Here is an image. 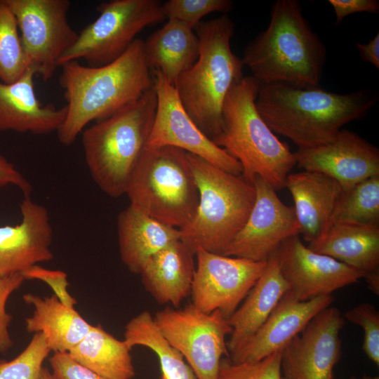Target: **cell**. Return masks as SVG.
I'll use <instances>...</instances> for the list:
<instances>
[{
    "mask_svg": "<svg viewBox=\"0 0 379 379\" xmlns=\"http://www.w3.org/2000/svg\"><path fill=\"white\" fill-rule=\"evenodd\" d=\"M143 42L135 39L122 55L106 65L85 66L72 60L60 66V84L67 102L65 118L56 132L61 144L72 145L88 124L110 117L153 85Z\"/></svg>",
    "mask_w": 379,
    "mask_h": 379,
    "instance_id": "cell-1",
    "label": "cell"
},
{
    "mask_svg": "<svg viewBox=\"0 0 379 379\" xmlns=\"http://www.w3.org/2000/svg\"><path fill=\"white\" fill-rule=\"evenodd\" d=\"M378 97L369 90L340 94L319 87L259 83L255 106L273 131L298 148L331 141L346 124L364 117Z\"/></svg>",
    "mask_w": 379,
    "mask_h": 379,
    "instance_id": "cell-2",
    "label": "cell"
},
{
    "mask_svg": "<svg viewBox=\"0 0 379 379\" xmlns=\"http://www.w3.org/2000/svg\"><path fill=\"white\" fill-rule=\"evenodd\" d=\"M326 48L296 0H278L270 23L245 48L241 58L259 83L319 87Z\"/></svg>",
    "mask_w": 379,
    "mask_h": 379,
    "instance_id": "cell-3",
    "label": "cell"
},
{
    "mask_svg": "<svg viewBox=\"0 0 379 379\" xmlns=\"http://www.w3.org/2000/svg\"><path fill=\"white\" fill-rule=\"evenodd\" d=\"M234 28L227 14L200 22L194 29L199 42V57L174 84L190 118L212 140L222 130L226 96L244 77L241 58L231 48Z\"/></svg>",
    "mask_w": 379,
    "mask_h": 379,
    "instance_id": "cell-4",
    "label": "cell"
},
{
    "mask_svg": "<svg viewBox=\"0 0 379 379\" xmlns=\"http://www.w3.org/2000/svg\"><path fill=\"white\" fill-rule=\"evenodd\" d=\"M156 109L152 85L135 101L83 131L87 168L96 185L108 196L126 194L147 147Z\"/></svg>",
    "mask_w": 379,
    "mask_h": 379,
    "instance_id": "cell-5",
    "label": "cell"
},
{
    "mask_svg": "<svg viewBox=\"0 0 379 379\" xmlns=\"http://www.w3.org/2000/svg\"><path fill=\"white\" fill-rule=\"evenodd\" d=\"M258 87L252 76L244 77L233 86L223 104L221 132L213 141L240 163L245 180L253 184L259 176L275 190H281L296 161L289 147L258 112Z\"/></svg>",
    "mask_w": 379,
    "mask_h": 379,
    "instance_id": "cell-6",
    "label": "cell"
},
{
    "mask_svg": "<svg viewBox=\"0 0 379 379\" xmlns=\"http://www.w3.org/2000/svg\"><path fill=\"white\" fill-rule=\"evenodd\" d=\"M199 190L192 220L180 230V240L195 255L203 249L223 255L244 225L255 199L253 184L187 153Z\"/></svg>",
    "mask_w": 379,
    "mask_h": 379,
    "instance_id": "cell-7",
    "label": "cell"
},
{
    "mask_svg": "<svg viewBox=\"0 0 379 379\" xmlns=\"http://www.w3.org/2000/svg\"><path fill=\"white\" fill-rule=\"evenodd\" d=\"M126 194L133 208L181 230L194 218L199 190L187 152L173 147H147Z\"/></svg>",
    "mask_w": 379,
    "mask_h": 379,
    "instance_id": "cell-8",
    "label": "cell"
},
{
    "mask_svg": "<svg viewBox=\"0 0 379 379\" xmlns=\"http://www.w3.org/2000/svg\"><path fill=\"white\" fill-rule=\"evenodd\" d=\"M98 18L79 33L60 60H84L88 66L109 64L128 49L144 28L165 20L157 0H112L97 7Z\"/></svg>",
    "mask_w": 379,
    "mask_h": 379,
    "instance_id": "cell-9",
    "label": "cell"
},
{
    "mask_svg": "<svg viewBox=\"0 0 379 379\" xmlns=\"http://www.w3.org/2000/svg\"><path fill=\"white\" fill-rule=\"evenodd\" d=\"M153 317L164 338L183 356L198 379H218L222 359L230 357L226 337L232 332L220 311L204 313L190 303L182 309L167 307Z\"/></svg>",
    "mask_w": 379,
    "mask_h": 379,
    "instance_id": "cell-10",
    "label": "cell"
},
{
    "mask_svg": "<svg viewBox=\"0 0 379 379\" xmlns=\"http://www.w3.org/2000/svg\"><path fill=\"white\" fill-rule=\"evenodd\" d=\"M18 26L27 68L50 79L78 33L68 22V0H5Z\"/></svg>",
    "mask_w": 379,
    "mask_h": 379,
    "instance_id": "cell-11",
    "label": "cell"
},
{
    "mask_svg": "<svg viewBox=\"0 0 379 379\" xmlns=\"http://www.w3.org/2000/svg\"><path fill=\"white\" fill-rule=\"evenodd\" d=\"M152 74L157 109L147 147L178 148L227 173L241 175L240 163L197 127L183 107L174 86L160 72L152 71Z\"/></svg>",
    "mask_w": 379,
    "mask_h": 379,
    "instance_id": "cell-12",
    "label": "cell"
},
{
    "mask_svg": "<svg viewBox=\"0 0 379 379\" xmlns=\"http://www.w3.org/2000/svg\"><path fill=\"white\" fill-rule=\"evenodd\" d=\"M195 256L191 303L204 313L219 310L227 319L243 302L267 263L203 249L198 250Z\"/></svg>",
    "mask_w": 379,
    "mask_h": 379,
    "instance_id": "cell-13",
    "label": "cell"
},
{
    "mask_svg": "<svg viewBox=\"0 0 379 379\" xmlns=\"http://www.w3.org/2000/svg\"><path fill=\"white\" fill-rule=\"evenodd\" d=\"M253 185V208L224 255L266 262L284 240L300 234V225L294 207L284 204L269 182L256 176Z\"/></svg>",
    "mask_w": 379,
    "mask_h": 379,
    "instance_id": "cell-14",
    "label": "cell"
},
{
    "mask_svg": "<svg viewBox=\"0 0 379 379\" xmlns=\"http://www.w3.org/2000/svg\"><path fill=\"white\" fill-rule=\"evenodd\" d=\"M345 318L336 307L318 313L283 348L281 379H333L341 356Z\"/></svg>",
    "mask_w": 379,
    "mask_h": 379,
    "instance_id": "cell-15",
    "label": "cell"
},
{
    "mask_svg": "<svg viewBox=\"0 0 379 379\" xmlns=\"http://www.w3.org/2000/svg\"><path fill=\"white\" fill-rule=\"evenodd\" d=\"M280 270L288 289L299 301L332 295L357 282L364 274L331 257L310 250L299 235L284 240L277 249Z\"/></svg>",
    "mask_w": 379,
    "mask_h": 379,
    "instance_id": "cell-16",
    "label": "cell"
},
{
    "mask_svg": "<svg viewBox=\"0 0 379 379\" xmlns=\"http://www.w3.org/2000/svg\"><path fill=\"white\" fill-rule=\"evenodd\" d=\"M304 171L324 174L347 191L359 182L379 175V149L354 132L341 129L331 141L293 152Z\"/></svg>",
    "mask_w": 379,
    "mask_h": 379,
    "instance_id": "cell-17",
    "label": "cell"
},
{
    "mask_svg": "<svg viewBox=\"0 0 379 379\" xmlns=\"http://www.w3.org/2000/svg\"><path fill=\"white\" fill-rule=\"evenodd\" d=\"M21 221L0 227V276L20 273L51 260L53 229L47 208L23 196Z\"/></svg>",
    "mask_w": 379,
    "mask_h": 379,
    "instance_id": "cell-18",
    "label": "cell"
},
{
    "mask_svg": "<svg viewBox=\"0 0 379 379\" xmlns=\"http://www.w3.org/2000/svg\"><path fill=\"white\" fill-rule=\"evenodd\" d=\"M332 295L299 301L286 293L267 320L240 348L230 354L234 364L259 361L282 350L318 313L331 305Z\"/></svg>",
    "mask_w": 379,
    "mask_h": 379,
    "instance_id": "cell-19",
    "label": "cell"
},
{
    "mask_svg": "<svg viewBox=\"0 0 379 379\" xmlns=\"http://www.w3.org/2000/svg\"><path fill=\"white\" fill-rule=\"evenodd\" d=\"M34 72L27 68L17 81H0V131L34 135L57 132L67 113L66 106L41 103L35 93Z\"/></svg>",
    "mask_w": 379,
    "mask_h": 379,
    "instance_id": "cell-20",
    "label": "cell"
},
{
    "mask_svg": "<svg viewBox=\"0 0 379 379\" xmlns=\"http://www.w3.org/2000/svg\"><path fill=\"white\" fill-rule=\"evenodd\" d=\"M294 201L300 234L310 243L333 225L332 217L343 193L340 184L320 173L304 171L289 173L285 182Z\"/></svg>",
    "mask_w": 379,
    "mask_h": 379,
    "instance_id": "cell-21",
    "label": "cell"
},
{
    "mask_svg": "<svg viewBox=\"0 0 379 379\" xmlns=\"http://www.w3.org/2000/svg\"><path fill=\"white\" fill-rule=\"evenodd\" d=\"M288 289L276 250L267 259L262 274L243 302L227 319L232 327L230 339L227 341L229 354L240 348L255 334Z\"/></svg>",
    "mask_w": 379,
    "mask_h": 379,
    "instance_id": "cell-22",
    "label": "cell"
},
{
    "mask_svg": "<svg viewBox=\"0 0 379 379\" xmlns=\"http://www.w3.org/2000/svg\"><path fill=\"white\" fill-rule=\"evenodd\" d=\"M195 256L179 239L152 255L140 275L145 290L159 305L180 306L190 295Z\"/></svg>",
    "mask_w": 379,
    "mask_h": 379,
    "instance_id": "cell-23",
    "label": "cell"
},
{
    "mask_svg": "<svg viewBox=\"0 0 379 379\" xmlns=\"http://www.w3.org/2000/svg\"><path fill=\"white\" fill-rule=\"evenodd\" d=\"M117 234L121 260L136 274L152 255L180 239L179 229L161 223L131 206L118 215Z\"/></svg>",
    "mask_w": 379,
    "mask_h": 379,
    "instance_id": "cell-24",
    "label": "cell"
},
{
    "mask_svg": "<svg viewBox=\"0 0 379 379\" xmlns=\"http://www.w3.org/2000/svg\"><path fill=\"white\" fill-rule=\"evenodd\" d=\"M25 302L32 305L34 312L25 319L28 333H42L53 352H69L87 334L92 324L73 307L62 302L54 294L41 297L26 293Z\"/></svg>",
    "mask_w": 379,
    "mask_h": 379,
    "instance_id": "cell-25",
    "label": "cell"
},
{
    "mask_svg": "<svg viewBox=\"0 0 379 379\" xmlns=\"http://www.w3.org/2000/svg\"><path fill=\"white\" fill-rule=\"evenodd\" d=\"M147 64L174 86L197 60L199 42L194 31L182 22L168 20L143 42Z\"/></svg>",
    "mask_w": 379,
    "mask_h": 379,
    "instance_id": "cell-26",
    "label": "cell"
},
{
    "mask_svg": "<svg viewBox=\"0 0 379 379\" xmlns=\"http://www.w3.org/2000/svg\"><path fill=\"white\" fill-rule=\"evenodd\" d=\"M307 246L364 275L379 270V225L333 224Z\"/></svg>",
    "mask_w": 379,
    "mask_h": 379,
    "instance_id": "cell-27",
    "label": "cell"
},
{
    "mask_svg": "<svg viewBox=\"0 0 379 379\" xmlns=\"http://www.w3.org/2000/svg\"><path fill=\"white\" fill-rule=\"evenodd\" d=\"M131 350L124 340L96 324L91 325L68 353L77 362L107 379H132L135 372Z\"/></svg>",
    "mask_w": 379,
    "mask_h": 379,
    "instance_id": "cell-28",
    "label": "cell"
},
{
    "mask_svg": "<svg viewBox=\"0 0 379 379\" xmlns=\"http://www.w3.org/2000/svg\"><path fill=\"white\" fill-rule=\"evenodd\" d=\"M124 340L131 350L140 345L154 352L161 379H198L183 356L164 338L149 311H142L128 321Z\"/></svg>",
    "mask_w": 379,
    "mask_h": 379,
    "instance_id": "cell-29",
    "label": "cell"
},
{
    "mask_svg": "<svg viewBox=\"0 0 379 379\" xmlns=\"http://www.w3.org/2000/svg\"><path fill=\"white\" fill-rule=\"evenodd\" d=\"M332 223L379 225V175L343 191L333 214Z\"/></svg>",
    "mask_w": 379,
    "mask_h": 379,
    "instance_id": "cell-30",
    "label": "cell"
},
{
    "mask_svg": "<svg viewBox=\"0 0 379 379\" xmlns=\"http://www.w3.org/2000/svg\"><path fill=\"white\" fill-rule=\"evenodd\" d=\"M27 69L16 18L5 0H0V81L13 83Z\"/></svg>",
    "mask_w": 379,
    "mask_h": 379,
    "instance_id": "cell-31",
    "label": "cell"
},
{
    "mask_svg": "<svg viewBox=\"0 0 379 379\" xmlns=\"http://www.w3.org/2000/svg\"><path fill=\"white\" fill-rule=\"evenodd\" d=\"M51 352L44 334L34 333L17 357L8 361L0 360V379H39Z\"/></svg>",
    "mask_w": 379,
    "mask_h": 379,
    "instance_id": "cell-32",
    "label": "cell"
},
{
    "mask_svg": "<svg viewBox=\"0 0 379 379\" xmlns=\"http://www.w3.org/2000/svg\"><path fill=\"white\" fill-rule=\"evenodd\" d=\"M232 5L230 0H168L161 4V8L166 19L182 22L194 30L206 15L227 14Z\"/></svg>",
    "mask_w": 379,
    "mask_h": 379,
    "instance_id": "cell-33",
    "label": "cell"
},
{
    "mask_svg": "<svg viewBox=\"0 0 379 379\" xmlns=\"http://www.w3.org/2000/svg\"><path fill=\"white\" fill-rule=\"evenodd\" d=\"M282 350L253 362L234 364L225 357L220 361L218 379H281Z\"/></svg>",
    "mask_w": 379,
    "mask_h": 379,
    "instance_id": "cell-34",
    "label": "cell"
},
{
    "mask_svg": "<svg viewBox=\"0 0 379 379\" xmlns=\"http://www.w3.org/2000/svg\"><path fill=\"white\" fill-rule=\"evenodd\" d=\"M345 318L360 326L364 332L362 349L375 365L379 366V312L371 303L362 302L347 311Z\"/></svg>",
    "mask_w": 379,
    "mask_h": 379,
    "instance_id": "cell-35",
    "label": "cell"
},
{
    "mask_svg": "<svg viewBox=\"0 0 379 379\" xmlns=\"http://www.w3.org/2000/svg\"><path fill=\"white\" fill-rule=\"evenodd\" d=\"M25 279L20 273L0 276V352L5 354L13 345L9 333L11 315L6 311L11 295L21 287Z\"/></svg>",
    "mask_w": 379,
    "mask_h": 379,
    "instance_id": "cell-36",
    "label": "cell"
},
{
    "mask_svg": "<svg viewBox=\"0 0 379 379\" xmlns=\"http://www.w3.org/2000/svg\"><path fill=\"white\" fill-rule=\"evenodd\" d=\"M22 274L25 280H40L47 284L53 291L54 295L64 305L73 308L77 305V300L68 292L69 283L67 281V275L65 272L50 270L39 265H36Z\"/></svg>",
    "mask_w": 379,
    "mask_h": 379,
    "instance_id": "cell-37",
    "label": "cell"
},
{
    "mask_svg": "<svg viewBox=\"0 0 379 379\" xmlns=\"http://www.w3.org/2000/svg\"><path fill=\"white\" fill-rule=\"evenodd\" d=\"M49 362L54 379H107L77 362L68 352H54Z\"/></svg>",
    "mask_w": 379,
    "mask_h": 379,
    "instance_id": "cell-38",
    "label": "cell"
},
{
    "mask_svg": "<svg viewBox=\"0 0 379 379\" xmlns=\"http://www.w3.org/2000/svg\"><path fill=\"white\" fill-rule=\"evenodd\" d=\"M328 3L334 10L336 25L342 22L345 17L355 13L379 12L378 0H328Z\"/></svg>",
    "mask_w": 379,
    "mask_h": 379,
    "instance_id": "cell-39",
    "label": "cell"
},
{
    "mask_svg": "<svg viewBox=\"0 0 379 379\" xmlns=\"http://www.w3.org/2000/svg\"><path fill=\"white\" fill-rule=\"evenodd\" d=\"M8 185L18 188L23 196H31L33 190L27 178L0 153V187Z\"/></svg>",
    "mask_w": 379,
    "mask_h": 379,
    "instance_id": "cell-40",
    "label": "cell"
},
{
    "mask_svg": "<svg viewBox=\"0 0 379 379\" xmlns=\"http://www.w3.org/2000/svg\"><path fill=\"white\" fill-rule=\"evenodd\" d=\"M357 49L363 61L372 64L379 69V33L368 41L367 44L357 43Z\"/></svg>",
    "mask_w": 379,
    "mask_h": 379,
    "instance_id": "cell-41",
    "label": "cell"
},
{
    "mask_svg": "<svg viewBox=\"0 0 379 379\" xmlns=\"http://www.w3.org/2000/svg\"><path fill=\"white\" fill-rule=\"evenodd\" d=\"M369 289L375 295H379V270L366 274L364 277Z\"/></svg>",
    "mask_w": 379,
    "mask_h": 379,
    "instance_id": "cell-42",
    "label": "cell"
},
{
    "mask_svg": "<svg viewBox=\"0 0 379 379\" xmlns=\"http://www.w3.org/2000/svg\"><path fill=\"white\" fill-rule=\"evenodd\" d=\"M39 379H54L51 371L47 368L43 367Z\"/></svg>",
    "mask_w": 379,
    "mask_h": 379,
    "instance_id": "cell-43",
    "label": "cell"
},
{
    "mask_svg": "<svg viewBox=\"0 0 379 379\" xmlns=\"http://www.w3.org/2000/svg\"><path fill=\"white\" fill-rule=\"evenodd\" d=\"M350 379H379L378 376H371L368 375H364L360 378H357L355 376L352 377Z\"/></svg>",
    "mask_w": 379,
    "mask_h": 379,
    "instance_id": "cell-44",
    "label": "cell"
}]
</instances>
